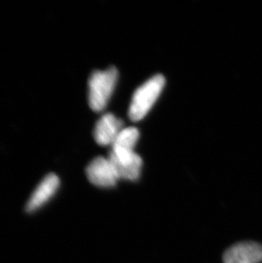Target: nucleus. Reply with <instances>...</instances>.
<instances>
[{"mask_svg":"<svg viewBox=\"0 0 262 263\" xmlns=\"http://www.w3.org/2000/svg\"><path fill=\"white\" fill-rule=\"evenodd\" d=\"M164 85V77L157 74L136 89L129 108V117L132 121H140L146 117L160 96Z\"/></svg>","mask_w":262,"mask_h":263,"instance_id":"nucleus-1","label":"nucleus"},{"mask_svg":"<svg viewBox=\"0 0 262 263\" xmlns=\"http://www.w3.org/2000/svg\"><path fill=\"white\" fill-rule=\"evenodd\" d=\"M119 72L115 67L105 71H96L89 80V104L95 112H101L106 107L116 86Z\"/></svg>","mask_w":262,"mask_h":263,"instance_id":"nucleus-2","label":"nucleus"},{"mask_svg":"<svg viewBox=\"0 0 262 263\" xmlns=\"http://www.w3.org/2000/svg\"><path fill=\"white\" fill-rule=\"evenodd\" d=\"M86 175L92 184L100 187H111L119 180L111 161L103 157H98L89 163Z\"/></svg>","mask_w":262,"mask_h":263,"instance_id":"nucleus-3","label":"nucleus"},{"mask_svg":"<svg viewBox=\"0 0 262 263\" xmlns=\"http://www.w3.org/2000/svg\"><path fill=\"white\" fill-rule=\"evenodd\" d=\"M108 159L114 165L119 180L136 181L141 175L142 159L136 152L125 154L110 153Z\"/></svg>","mask_w":262,"mask_h":263,"instance_id":"nucleus-4","label":"nucleus"},{"mask_svg":"<svg viewBox=\"0 0 262 263\" xmlns=\"http://www.w3.org/2000/svg\"><path fill=\"white\" fill-rule=\"evenodd\" d=\"M224 263L262 262V245L255 242L236 243L226 251Z\"/></svg>","mask_w":262,"mask_h":263,"instance_id":"nucleus-5","label":"nucleus"},{"mask_svg":"<svg viewBox=\"0 0 262 263\" xmlns=\"http://www.w3.org/2000/svg\"><path fill=\"white\" fill-rule=\"evenodd\" d=\"M124 123L111 114L103 115L95 127L94 137L96 142L102 146L114 144L119 133L122 132Z\"/></svg>","mask_w":262,"mask_h":263,"instance_id":"nucleus-6","label":"nucleus"},{"mask_svg":"<svg viewBox=\"0 0 262 263\" xmlns=\"http://www.w3.org/2000/svg\"><path fill=\"white\" fill-rule=\"evenodd\" d=\"M60 186V179L57 175L49 174L43 179L27 202V212H33L42 207L57 193Z\"/></svg>","mask_w":262,"mask_h":263,"instance_id":"nucleus-7","label":"nucleus"},{"mask_svg":"<svg viewBox=\"0 0 262 263\" xmlns=\"http://www.w3.org/2000/svg\"><path fill=\"white\" fill-rule=\"evenodd\" d=\"M140 132L136 127H127L122 129L114 144L111 145V153L115 154H125L133 153L138 142Z\"/></svg>","mask_w":262,"mask_h":263,"instance_id":"nucleus-8","label":"nucleus"}]
</instances>
